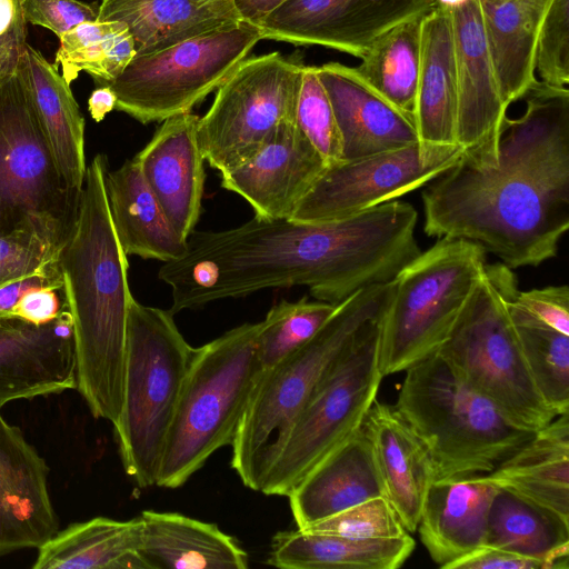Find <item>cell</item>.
<instances>
[{
    "instance_id": "cell-35",
    "label": "cell",
    "mask_w": 569,
    "mask_h": 569,
    "mask_svg": "<svg viewBox=\"0 0 569 569\" xmlns=\"http://www.w3.org/2000/svg\"><path fill=\"white\" fill-rule=\"evenodd\" d=\"M54 66L71 84L79 72L89 73L98 86L112 82L136 56L133 39L119 21H87L62 34Z\"/></svg>"
},
{
    "instance_id": "cell-43",
    "label": "cell",
    "mask_w": 569,
    "mask_h": 569,
    "mask_svg": "<svg viewBox=\"0 0 569 569\" xmlns=\"http://www.w3.org/2000/svg\"><path fill=\"white\" fill-rule=\"evenodd\" d=\"M27 22L52 31L59 38L76 26L96 21L98 8L79 0H22Z\"/></svg>"
},
{
    "instance_id": "cell-52",
    "label": "cell",
    "mask_w": 569,
    "mask_h": 569,
    "mask_svg": "<svg viewBox=\"0 0 569 569\" xmlns=\"http://www.w3.org/2000/svg\"><path fill=\"white\" fill-rule=\"evenodd\" d=\"M460 0H438V4L451 7L452 4L457 3Z\"/></svg>"
},
{
    "instance_id": "cell-27",
    "label": "cell",
    "mask_w": 569,
    "mask_h": 569,
    "mask_svg": "<svg viewBox=\"0 0 569 569\" xmlns=\"http://www.w3.org/2000/svg\"><path fill=\"white\" fill-rule=\"evenodd\" d=\"M146 569H247V552L218 526L178 512L142 511Z\"/></svg>"
},
{
    "instance_id": "cell-34",
    "label": "cell",
    "mask_w": 569,
    "mask_h": 569,
    "mask_svg": "<svg viewBox=\"0 0 569 569\" xmlns=\"http://www.w3.org/2000/svg\"><path fill=\"white\" fill-rule=\"evenodd\" d=\"M423 16L407 19L379 34L356 67L379 94L413 118Z\"/></svg>"
},
{
    "instance_id": "cell-23",
    "label": "cell",
    "mask_w": 569,
    "mask_h": 569,
    "mask_svg": "<svg viewBox=\"0 0 569 569\" xmlns=\"http://www.w3.org/2000/svg\"><path fill=\"white\" fill-rule=\"evenodd\" d=\"M383 483L362 426L325 457L287 496L302 529L375 497Z\"/></svg>"
},
{
    "instance_id": "cell-5",
    "label": "cell",
    "mask_w": 569,
    "mask_h": 569,
    "mask_svg": "<svg viewBox=\"0 0 569 569\" xmlns=\"http://www.w3.org/2000/svg\"><path fill=\"white\" fill-rule=\"evenodd\" d=\"M260 323H243L196 348L167 435L156 486L176 489L231 446L262 367Z\"/></svg>"
},
{
    "instance_id": "cell-1",
    "label": "cell",
    "mask_w": 569,
    "mask_h": 569,
    "mask_svg": "<svg viewBox=\"0 0 569 569\" xmlns=\"http://www.w3.org/2000/svg\"><path fill=\"white\" fill-rule=\"evenodd\" d=\"M523 98L495 164L461 156L422 192L428 236L471 241L509 269L556 257L569 228V90L536 79Z\"/></svg>"
},
{
    "instance_id": "cell-41",
    "label": "cell",
    "mask_w": 569,
    "mask_h": 569,
    "mask_svg": "<svg viewBox=\"0 0 569 569\" xmlns=\"http://www.w3.org/2000/svg\"><path fill=\"white\" fill-rule=\"evenodd\" d=\"M535 70L541 81L560 88L569 83V0H552L537 40Z\"/></svg>"
},
{
    "instance_id": "cell-12",
    "label": "cell",
    "mask_w": 569,
    "mask_h": 569,
    "mask_svg": "<svg viewBox=\"0 0 569 569\" xmlns=\"http://www.w3.org/2000/svg\"><path fill=\"white\" fill-rule=\"evenodd\" d=\"M262 39L243 20L148 54H136L109 84L116 110L147 124L191 110L231 74Z\"/></svg>"
},
{
    "instance_id": "cell-20",
    "label": "cell",
    "mask_w": 569,
    "mask_h": 569,
    "mask_svg": "<svg viewBox=\"0 0 569 569\" xmlns=\"http://www.w3.org/2000/svg\"><path fill=\"white\" fill-rule=\"evenodd\" d=\"M317 74L336 117L343 160L419 142L415 118L379 94L356 68L329 62L317 67Z\"/></svg>"
},
{
    "instance_id": "cell-32",
    "label": "cell",
    "mask_w": 569,
    "mask_h": 569,
    "mask_svg": "<svg viewBox=\"0 0 569 569\" xmlns=\"http://www.w3.org/2000/svg\"><path fill=\"white\" fill-rule=\"evenodd\" d=\"M140 516L96 517L68 526L38 548L33 569H146L139 556Z\"/></svg>"
},
{
    "instance_id": "cell-26",
    "label": "cell",
    "mask_w": 569,
    "mask_h": 569,
    "mask_svg": "<svg viewBox=\"0 0 569 569\" xmlns=\"http://www.w3.org/2000/svg\"><path fill=\"white\" fill-rule=\"evenodd\" d=\"M99 21L127 26L136 54H148L241 21L231 0H100Z\"/></svg>"
},
{
    "instance_id": "cell-14",
    "label": "cell",
    "mask_w": 569,
    "mask_h": 569,
    "mask_svg": "<svg viewBox=\"0 0 569 569\" xmlns=\"http://www.w3.org/2000/svg\"><path fill=\"white\" fill-rule=\"evenodd\" d=\"M459 144L420 142L326 168L289 219L322 223L396 200L441 176L461 158Z\"/></svg>"
},
{
    "instance_id": "cell-6",
    "label": "cell",
    "mask_w": 569,
    "mask_h": 569,
    "mask_svg": "<svg viewBox=\"0 0 569 569\" xmlns=\"http://www.w3.org/2000/svg\"><path fill=\"white\" fill-rule=\"evenodd\" d=\"M405 372L393 407L426 446L436 480L488 475L536 432L512 425L437 352Z\"/></svg>"
},
{
    "instance_id": "cell-38",
    "label": "cell",
    "mask_w": 569,
    "mask_h": 569,
    "mask_svg": "<svg viewBox=\"0 0 569 569\" xmlns=\"http://www.w3.org/2000/svg\"><path fill=\"white\" fill-rule=\"evenodd\" d=\"M337 305L306 297L273 306L260 321L257 336V357L262 370L273 367L307 343L325 325Z\"/></svg>"
},
{
    "instance_id": "cell-11",
    "label": "cell",
    "mask_w": 569,
    "mask_h": 569,
    "mask_svg": "<svg viewBox=\"0 0 569 569\" xmlns=\"http://www.w3.org/2000/svg\"><path fill=\"white\" fill-rule=\"evenodd\" d=\"M381 317L367 323L325 372L276 451L260 492L287 497L362 426L383 378L377 361Z\"/></svg>"
},
{
    "instance_id": "cell-48",
    "label": "cell",
    "mask_w": 569,
    "mask_h": 569,
    "mask_svg": "<svg viewBox=\"0 0 569 569\" xmlns=\"http://www.w3.org/2000/svg\"><path fill=\"white\" fill-rule=\"evenodd\" d=\"M27 44V21L19 14L11 28L0 36V82L17 72Z\"/></svg>"
},
{
    "instance_id": "cell-2",
    "label": "cell",
    "mask_w": 569,
    "mask_h": 569,
    "mask_svg": "<svg viewBox=\"0 0 569 569\" xmlns=\"http://www.w3.org/2000/svg\"><path fill=\"white\" fill-rule=\"evenodd\" d=\"M403 253L400 227L385 206L322 223L254 216L236 228L193 231L184 254L164 262L158 278L171 289L173 315L295 286L339 305L392 280Z\"/></svg>"
},
{
    "instance_id": "cell-45",
    "label": "cell",
    "mask_w": 569,
    "mask_h": 569,
    "mask_svg": "<svg viewBox=\"0 0 569 569\" xmlns=\"http://www.w3.org/2000/svg\"><path fill=\"white\" fill-rule=\"evenodd\" d=\"M44 287L63 289L58 258L39 271L0 287V317H13L16 306L27 292Z\"/></svg>"
},
{
    "instance_id": "cell-19",
    "label": "cell",
    "mask_w": 569,
    "mask_h": 569,
    "mask_svg": "<svg viewBox=\"0 0 569 569\" xmlns=\"http://www.w3.org/2000/svg\"><path fill=\"white\" fill-rule=\"evenodd\" d=\"M44 459L0 413V556L39 548L58 532Z\"/></svg>"
},
{
    "instance_id": "cell-18",
    "label": "cell",
    "mask_w": 569,
    "mask_h": 569,
    "mask_svg": "<svg viewBox=\"0 0 569 569\" xmlns=\"http://www.w3.org/2000/svg\"><path fill=\"white\" fill-rule=\"evenodd\" d=\"M198 122L191 112L164 119L133 157L172 228L186 240L198 223L206 180Z\"/></svg>"
},
{
    "instance_id": "cell-10",
    "label": "cell",
    "mask_w": 569,
    "mask_h": 569,
    "mask_svg": "<svg viewBox=\"0 0 569 569\" xmlns=\"http://www.w3.org/2000/svg\"><path fill=\"white\" fill-rule=\"evenodd\" d=\"M80 196L61 174L17 70L0 82V236L30 234L59 250Z\"/></svg>"
},
{
    "instance_id": "cell-40",
    "label": "cell",
    "mask_w": 569,
    "mask_h": 569,
    "mask_svg": "<svg viewBox=\"0 0 569 569\" xmlns=\"http://www.w3.org/2000/svg\"><path fill=\"white\" fill-rule=\"evenodd\" d=\"M302 530L355 539L395 538L408 533L383 496L362 501Z\"/></svg>"
},
{
    "instance_id": "cell-7",
    "label": "cell",
    "mask_w": 569,
    "mask_h": 569,
    "mask_svg": "<svg viewBox=\"0 0 569 569\" xmlns=\"http://www.w3.org/2000/svg\"><path fill=\"white\" fill-rule=\"evenodd\" d=\"M517 292L511 269L503 263L486 264L437 353L512 425L537 431L559 415L541 398L510 318L508 306Z\"/></svg>"
},
{
    "instance_id": "cell-51",
    "label": "cell",
    "mask_w": 569,
    "mask_h": 569,
    "mask_svg": "<svg viewBox=\"0 0 569 569\" xmlns=\"http://www.w3.org/2000/svg\"><path fill=\"white\" fill-rule=\"evenodd\" d=\"M22 0H0V36L7 32L22 13Z\"/></svg>"
},
{
    "instance_id": "cell-42",
    "label": "cell",
    "mask_w": 569,
    "mask_h": 569,
    "mask_svg": "<svg viewBox=\"0 0 569 569\" xmlns=\"http://www.w3.org/2000/svg\"><path fill=\"white\" fill-rule=\"evenodd\" d=\"M57 258L58 250L34 236H0V287L39 271Z\"/></svg>"
},
{
    "instance_id": "cell-30",
    "label": "cell",
    "mask_w": 569,
    "mask_h": 569,
    "mask_svg": "<svg viewBox=\"0 0 569 569\" xmlns=\"http://www.w3.org/2000/svg\"><path fill=\"white\" fill-rule=\"evenodd\" d=\"M552 0H479L489 53L503 103L523 98L536 80L537 40Z\"/></svg>"
},
{
    "instance_id": "cell-4",
    "label": "cell",
    "mask_w": 569,
    "mask_h": 569,
    "mask_svg": "<svg viewBox=\"0 0 569 569\" xmlns=\"http://www.w3.org/2000/svg\"><path fill=\"white\" fill-rule=\"evenodd\" d=\"M393 280L363 288L339 305L302 347L261 372L231 445V468L259 491L267 469L320 379L370 321L381 317Z\"/></svg>"
},
{
    "instance_id": "cell-3",
    "label": "cell",
    "mask_w": 569,
    "mask_h": 569,
    "mask_svg": "<svg viewBox=\"0 0 569 569\" xmlns=\"http://www.w3.org/2000/svg\"><path fill=\"white\" fill-rule=\"evenodd\" d=\"M108 169L101 153L87 166L77 219L58 250V262L73 327L76 389L96 418L114 426L122 409L127 320L133 296L128 256L109 210Z\"/></svg>"
},
{
    "instance_id": "cell-25",
    "label": "cell",
    "mask_w": 569,
    "mask_h": 569,
    "mask_svg": "<svg viewBox=\"0 0 569 569\" xmlns=\"http://www.w3.org/2000/svg\"><path fill=\"white\" fill-rule=\"evenodd\" d=\"M486 477L569 522V412L537 430Z\"/></svg>"
},
{
    "instance_id": "cell-39",
    "label": "cell",
    "mask_w": 569,
    "mask_h": 569,
    "mask_svg": "<svg viewBox=\"0 0 569 569\" xmlns=\"http://www.w3.org/2000/svg\"><path fill=\"white\" fill-rule=\"evenodd\" d=\"M296 123L328 167L343 161L340 131L315 66H305L302 69Z\"/></svg>"
},
{
    "instance_id": "cell-37",
    "label": "cell",
    "mask_w": 569,
    "mask_h": 569,
    "mask_svg": "<svg viewBox=\"0 0 569 569\" xmlns=\"http://www.w3.org/2000/svg\"><path fill=\"white\" fill-rule=\"evenodd\" d=\"M352 0H286L259 23L262 39L342 51Z\"/></svg>"
},
{
    "instance_id": "cell-13",
    "label": "cell",
    "mask_w": 569,
    "mask_h": 569,
    "mask_svg": "<svg viewBox=\"0 0 569 569\" xmlns=\"http://www.w3.org/2000/svg\"><path fill=\"white\" fill-rule=\"evenodd\" d=\"M305 64L279 52L244 59L199 117L204 160L223 173L250 158L282 122L296 120Z\"/></svg>"
},
{
    "instance_id": "cell-9",
    "label": "cell",
    "mask_w": 569,
    "mask_h": 569,
    "mask_svg": "<svg viewBox=\"0 0 569 569\" xmlns=\"http://www.w3.org/2000/svg\"><path fill=\"white\" fill-rule=\"evenodd\" d=\"M486 253L471 241L441 237L395 277L379 321L382 377L406 371L439 350L485 270Z\"/></svg>"
},
{
    "instance_id": "cell-29",
    "label": "cell",
    "mask_w": 569,
    "mask_h": 569,
    "mask_svg": "<svg viewBox=\"0 0 569 569\" xmlns=\"http://www.w3.org/2000/svg\"><path fill=\"white\" fill-rule=\"evenodd\" d=\"M111 220L127 256L169 262L182 257L187 240L172 228L134 158L104 178Z\"/></svg>"
},
{
    "instance_id": "cell-50",
    "label": "cell",
    "mask_w": 569,
    "mask_h": 569,
    "mask_svg": "<svg viewBox=\"0 0 569 569\" xmlns=\"http://www.w3.org/2000/svg\"><path fill=\"white\" fill-rule=\"evenodd\" d=\"M117 97L108 86H98L88 99V110L97 122L116 109Z\"/></svg>"
},
{
    "instance_id": "cell-53",
    "label": "cell",
    "mask_w": 569,
    "mask_h": 569,
    "mask_svg": "<svg viewBox=\"0 0 569 569\" xmlns=\"http://www.w3.org/2000/svg\"><path fill=\"white\" fill-rule=\"evenodd\" d=\"M231 1H233V0H231Z\"/></svg>"
},
{
    "instance_id": "cell-15",
    "label": "cell",
    "mask_w": 569,
    "mask_h": 569,
    "mask_svg": "<svg viewBox=\"0 0 569 569\" xmlns=\"http://www.w3.org/2000/svg\"><path fill=\"white\" fill-rule=\"evenodd\" d=\"M450 9L458 82L457 143L467 161L492 166L508 107L500 96L479 0H460Z\"/></svg>"
},
{
    "instance_id": "cell-8",
    "label": "cell",
    "mask_w": 569,
    "mask_h": 569,
    "mask_svg": "<svg viewBox=\"0 0 569 569\" xmlns=\"http://www.w3.org/2000/svg\"><path fill=\"white\" fill-rule=\"evenodd\" d=\"M194 352L170 310L131 298L122 409L113 429L123 469L140 488L157 483L167 435Z\"/></svg>"
},
{
    "instance_id": "cell-31",
    "label": "cell",
    "mask_w": 569,
    "mask_h": 569,
    "mask_svg": "<svg viewBox=\"0 0 569 569\" xmlns=\"http://www.w3.org/2000/svg\"><path fill=\"white\" fill-rule=\"evenodd\" d=\"M413 549L409 533L355 539L297 528L274 535L268 563L282 569H397Z\"/></svg>"
},
{
    "instance_id": "cell-24",
    "label": "cell",
    "mask_w": 569,
    "mask_h": 569,
    "mask_svg": "<svg viewBox=\"0 0 569 569\" xmlns=\"http://www.w3.org/2000/svg\"><path fill=\"white\" fill-rule=\"evenodd\" d=\"M458 82L450 7L423 16L415 121L423 146L457 143Z\"/></svg>"
},
{
    "instance_id": "cell-47",
    "label": "cell",
    "mask_w": 569,
    "mask_h": 569,
    "mask_svg": "<svg viewBox=\"0 0 569 569\" xmlns=\"http://www.w3.org/2000/svg\"><path fill=\"white\" fill-rule=\"evenodd\" d=\"M450 569H547L537 558L485 546L457 561Z\"/></svg>"
},
{
    "instance_id": "cell-21",
    "label": "cell",
    "mask_w": 569,
    "mask_h": 569,
    "mask_svg": "<svg viewBox=\"0 0 569 569\" xmlns=\"http://www.w3.org/2000/svg\"><path fill=\"white\" fill-rule=\"evenodd\" d=\"M499 490L486 475L431 483L417 529L429 556L440 568L450 569L486 546L489 510Z\"/></svg>"
},
{
    "instance_id": "cell-17",
    "label": "cell",
    "mask_w": 569,
    "mask_h": 569,
    "mask_svg": "<svg viewBox=\"0 0 569 569\" xmlns=\"http://www.w3.org/2000/svg\"><path fill=\"white\" fill-rule=\"evenodd\" d=\"M71 315L36 325L0 317V409L8 402L76 389Z\"/></svg>"
},
{
    "instance_id": "cell-36",
    "label": "cell",
    "mask_w": 569,
    "mask_h": 569,
    "mask_svg": "<svg viewBox=\"0 0 569 569\" xmlns=\"http://www.w3.org/2000/svg\"><path fill=\"white\" fill-rule=\"evenodd\" d=\"M511 301L509 315L541 398L557 415L569 412V336L533 319Z\"/></svg>"
},
{
    "instance_id": "cell-28",
    "label": "cell",
    "mask_w": 569,
    "mask_h": 569,
    "mask_svg": "<svg viewBox=\"0 0 569 569\" xmlns=\"http://www.w3.org/2000/svg\"><path fill=\"white\" fill-rule=\"evenodd\" d=\"M53 158L71 189L81 192L86 171L84 118L70 83L42 53L26 44L18 67Z\"/></svg>"
},
{
    "instance_id": "cell-22",
    "label": "cell",
    "mask_w": 569,
    "mask_h": 569,
    "mask_svg": "<svg viewBox=\"0 0 569 569\" xmlns=\"http://www.w3.org/2000/svg\"><path fill=\"white\" fill-rule=\"evenodd\" d=\"M385 489V497L407 531L417 530L422 506L436 480L430 455L401 415L377 398L362 421Z\"/></svg>"
},
{
    "instance_id": "cell-49",
    "label": "cell",
    "mask_w": 569,
    "mask_h": 569,
    "mask_svg": "<svg viewBox=\"0 0 569 569\" xmlns=\"http://www.w3.org/2000/svg\"><path fill=\"white\" fill-rule=\"evenodd\" d=\"M286 0H233L241 20L251 24L258 23L274 8Z\"/></svg>"
},
{
    "instance_id": "cell-46",
    "label": "cell",
    "mask_w": 569,
    "mask_h": 569,
    "mask_svg": "<svg viewBox=\"0 0 569 569\" xmlns=\"http://www.w3.org/2000/svg\"><path fill=\"white\" fill-rule=\"evenodd\" d=\"M67 309L63 289L38 288L27 292L13 310V316L36 325L47 323Z\"/></svg>"
},
{
    "instance_id": "cell-44",
    "label": "cell",
    "mask_w": 569,
    "mask_h": 569,
    "mask_svg": "<svg viewBox=\"0 0 569 569\" xmlns=\"http://www.w3.org/2000/svg\"><path fill=\"white\" fill-rule=\"evenodd\" d=\"M511 302L533 319L569 336V288L567 284L548 286L529 291L518 290Z\"/></svg>"
},
{
    "instance_id": "cell-16",
    "label": "cell",
    "mask_w": 569,
    "mask_h": 569,
    "mask_svg": "<svg viewBox=\"0 0 569 569\" xmlns=\"http://www.w3.org/2000/svg\"><path fill=\"white\" fill-rule=\"evenodd\" d=\"M327 167L296 120H288L250 158L221 173V187L243 198L256 217L289 219Z\"/></svg>"
},
{
    "instance_id": "cell-33",
    "label": "cell",
    "mask_w": 569,
    "mask_h": 569,
    "mask_svg": "<svg viewBox=\"0 0 569 569\" xmlns=\"http://www.w3.org/2000/svg\"><path fill=\"white\" fill-rule=\"evenodd\" d=\"M486 546L540 559L547 569H568L569 522L500 489L489 510Z\"/></svg>"
}]
</instances>
